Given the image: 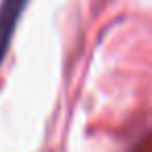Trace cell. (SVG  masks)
I'll return each instance as SVG.
<instances>
[{
  "mask_svg": "<svg viewBox=\"0 0 152 152\" xmlns=\"http://www.w3.org/2000/svg\"><path fill=\"white\" fill-rule=\"evenodd\" d=\"M27 2L29 0H2L0 4V65L4 61V54L11 46V38Z\"/></svg>",
  "mask_w": 152,
  "mask_h": 152,
  "instance_id": "6da1fadb",
  "label": "cell"
}]
</instances>
